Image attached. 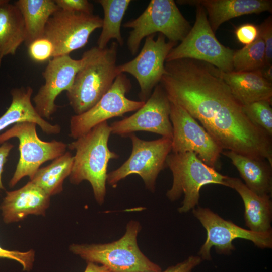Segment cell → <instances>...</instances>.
<instances>
[{
  "label": "cell",
  "mask_w": 272,
  "mask_h": 272,
  "mask_svg": "<svg viewBox=\"0 0 272 272\" xmlns=\"http://www.w3.org/2000/svg\"><path fill=\"white\" fill-rule=\"evenodd\" d=\"M170 113V100L162 85L158 84L143 106L134 114L110 125L111 133L125 137L135 131H147L172 140Z\"/></svg>",
  "instance_id": "9a60e30c"
},
{
  "label": "cell",
  "mask_w": 272,
  "mask_h": 272,
  "mask_svg": "<svg viewBox=\"0 0 272 272\" xmlns=\"http://www.w3.org/2000/svg\"><path fill=\"white\" fill-rule=\"evenodd\" d=\"M128 137L132 143L131 154L121 166L107 174L106 182L116 187L123 179L137 174L142 178L146 187L153 192L157 177L166 166L167 157L171 152L172 140L162 137L145 141L134 133Z\"/></svg>",
  "instance_id": "30bf717a"
},
{
  "label": "cell",
  "mask_w": 272,
  "mask_h": 272,
  "mask_svg": "<svg viewBox=\"0 0 272 272\" xmlns=\"http://www.w3.org/2000/svg\"><path fill=\"white\" fill-rule=\"evenodd\" d=\"M33 92L30 86L16 88L11 91V103L0 116V131L12 124L32 122L39 125L42 131L47 134H57L60 132L59 124L50 123L37 112L31 102Z\"/></svg>",
  "instance_id": "44dd1931"
},
{
  "label": "cell",
  "mask_w": 272,
  "mask_h": 272,
  "mask_svg": "<svg viewBox=\"0 0 272 272\" xmlns=\"http://www.w3.org/2000/svg\"><path fill=\"white\" fill-rule=\"evenodd\" d=\"M111 133L110 125L104 121L67 144L69 149L76 151L70 182L77 185L84 180L88 181L100 205L105 200L108 162L119 157L109 149Z\"/></svg>",
  "instance_id": "7a4b0ae2"
},
{
  "label": "cell",
  "mask_w": 272,
  "mask_h": 272,
  "mask_svg": "<svg viewBox=\"0 0 272 272\" xmlns=\"http://www.w3.org/2000/svg\"><path fill=\"white\" fill-rule=\"evenodd\" d=\"M84 59H75L70 55L52 57L42 73L44 84L33 98L34 107L43 119H49L56 112L57 97L71 88L75 77L82 66Z\"/></svg>",
  "instance_id": "2e32d148"
},
{
  "label": "cell",
  "mask_w": 272,
  "mask_h": 272,
  "mask_svg": "<svg viewBox=\"0 0 272 272\" xmlns=\"http://www.w3.org/2000/svg\"><path fill=\"white\" fill-rule=\"evenodd\" d=\"M36 126L32 122H19L0 134V145L13 138L19 141L20 157L9 182L11 188L26 176L31 180L41 165L66 152L67 144L62 141L52 140L47 142L40 139L37 133Z\"/></svg>",
  "instance_id": "ba28073f"
},
{
  "label": "cell",
  "mask_w": 272,
  "mask_h": 272,
  "mask_svg": "<svg viewBox=\"0 0 272 272\" xmlns=\"http://www.w3.org/2000/svg\"><path fill=\"white\" fill-rule=\"evenodd\" d=\"M235 34L239 42L247 45L254 42L258 36V27L252 24H245L237 28Z\"/></svg>",
  "instance_id": "d6a6232c"
},
{
  "label": "cell",
  "mask_w": 272,
  "mask_h": 272,
  "mask_svg": "<svg viewBox=\"0 0 272 272\" xmlns=\"http://www.w3.org/2000/svg\"><path fill=\"white\" fill-rule=\"evenodd\" d=\"M182 4H199L209 15L211 27L216 32L224 22L236 17L271 12L272 1L269 0H192L178 1Z\"/></svg>",
  "instance_id": "d6986e66"
},
{
  "label": "cell",
  "mask_w": 272,
  "mask_h": 272,
  "mask_svg": "<svg viewBox=\"0 0 272 272\" xmlns=\"http://www.w3.org/2000/svg\"><path fill=\"white\" fill-rule=\"evenodd\" d=\"M103 9L102 31L97 40V47L104 49L112 39L118 45L122 46L124 41L121 36V26L123 18L130 3V0H98Z\"/></svg>",
  "instance_id": "484cf974"
},
{
  "label": "cell",
  "mask_w": 272,
  "mask_h": 272,
  "mask_svg": "<svg viewBox=\"0 0 272 272\" xmlns=\"http://www.w3.org/2000/svg\"><path fill=\"white\" fill-rule=\"evenodd\" d=\"M202 261L198 255H190L183 261L159 272H192Z\"/></svg>",
  "instance_id": "836d02e7"
},
{
  "label": "cell",
  "mask_w": 272,
  "mask_h": 272,
  "mask_svg": "<svg viewBox=\"0 0 272 272\" xmlns=\"http://www.w3.org/2000/svg\"><path fill=\"white\" fill-rule=\"evenodd\" d=\"M166 165L171 170L173 182L166 196L171 201L184 195L179 213H186L199 203L200 190L205 185L214 184L227 187L223 175L202 161L194 152L170 153Z\"/></svg>",
  "instance_id": "5b68a950"
},
{
  "label": "cell",
  "mask_w": 272,
  "mask_h": 272,
  "mask_svg": "<svg viewBox=\"0 0 272 272\" xmlns=\"http://www.w3.org/2000/svg\"><path fill=\"white\" fill-rule=\"evenodd\" d=\"M192 213L207 232L206 239L198 252L202 260H212L213 247L217 254H231L235 250L233 241L236 239L250 241L262 249L272 247V231L258 233L246 229L223 219L208 208L197 206L192 209Z\"/></svg>",
  "instance_id": "9c48e42d"
},
{
  "label": "cell",
  "mask_w": 272,
  "mask_h": 272,
  "mask_svg": "<svg viewBox=\"0 0 272 272\" xmlns=\"http://www.w3.org/2000/svg\"><path fill=\"white\" fill-rule=\"evenodd\" d=\"M195 23L188 33L167 55L165 62L181 59L203 61L225 72L233 71L235 50L220 43L215 37L203 7L196 4Z\"/></svg>",
  "instance_id": "52a82bcc"
},
{
  "label": "cell",
  "mask_w": 272,
  "mask_h": 272,
  "mask_svg": "<svg viewBox=\"0 0 272 272\" xmlns=\"http://www.w3.org/2000/svg\"><path fill=\"white\" fill-rule=\"evenodd\" d=\"M271 102L260 100L243 105L244 113L250 121L272 137Z\"/></svg>",
  "instance_id": "83f0119b"
},
{
  "label": "cell",
  "mask_w": 272,
  "mask_h": 272,
  "mask_svg": "<svg viewBox=\"0 0 272 272\" xmlns=\"http://www.w3.org/2000/svg\"><path fill=\"white\" fill-rule=\"evenodd\" d=\"M35 257V251L33 249L21 251L6 249L0 246V258L15 260L22 265L24 271H30L32 269Z\"/></svg>",
  "instance_id": "f546056e"
},
{
  "label": "cell",
  "mask_w": 272,
  "mask_h": 272,
  "mask_svg": "<svg viewBox=\"0 0 272 272\" xmlns=\"http://www.w3.org/2000/svg\"><path fill=\"white\" fill-rule=\"evenodd\" d=\"M207 65L213 74L226 83L242 105L260 100L271 102L272 83L264 79L258 70L225 72L208 63Z\"/></svg>",
  "instance_id": "ac0fdd59"
},
{
  "label": "cell",
  "mask_w": 272,
  "mask_h": 272,
  "mask_svg": "<svg viewBox=\"0 0 272 272\" xmlns=\"http://www.w3.org/2000/svg\"><path fill=\"white\" fill-rule=\"evenodd\" d=\"M26 37L23 16L15 4L5 0L0 4V67L3 59L15 55Z\"/></svg>",
  "instance_id": "603a6c76"
},
{
  "label": "cell",
  "mask_w": 272,
  "mask_h": 272,
  "mask_svg": "<svg viewBox=\"0 0 272 272\" xmlns=\"http://www.w3.org/2000/svg\"><path fill=\"white\" fill-rule=\"evenodd\" d=\"M259 35L265 45V61L266 65L271 64L272 61V19L269 17L259 26Z\"/></svg>",
  "instance_id": "4dcf8cb0"
},
{
  "label": "cell",
  "mask_w": 272,
  "mask_h": 272,
  "mask_svg": "<svg viewBox=\"0 0 272 272\" xmlns=\"http://www.w3.org/2000/svg\"><path fill=\"white\" fill-rule=\"evenodd\" d=\"M30 58L37 62H42L52 58L53 47L51 42L45 37L36 40L28 46Z\"/></svg>",
  "instance_id": "f1b7e54d"
},
{
  "label": "cell",
  "mask_w": 272,
  "mask_h": 272,
  "mask_svg": "<svg viewBox=\"0 0 272 272\" xmlns=\"http://www.w3.org/2000/svg\"><path fill=\"white\" fill-rule=\"evenodd\" d=\"M118 47V43L113 41L104 49L94 46L83 54V64L66 93L75 115L94 106L120 74L116 65Z\"/></svg>",
  "instance_id": "3957f363"
},
{
  "label": "cell",
  "mask_w": 272,
  "mask_h": 272,
  "mask_svg": "<svg viewBox=\"0 0 272 272\" xmlns=\"http://www.w3.org/2000/svg\"><path fill=\"white\" fill-rule=\"evenodd\" d=\"M5 0H0V4L4 2Z\"/></svg>",
  "instance_id": "74e56055"
},
{
  "label": "cell",
  "mask_w": 272,
  "mask_h": 272,
  "mask_svg": "<svg viewBox=\"0 0 272 272\" xmlns=\"http://www.w3.org/2000/svg\"><path fill=\"white\" fill-rule=\"evenodd\" d=\"M124 28H131L127 46L132 55L138 52L144 38L160 32L169 41H181L191 29L173 0H151L137 18L126 22Z\"/></svg>",
  "instance_id": "8992f818"
},
{
  "label": "cell",
  "mask_w": 272,
  "mask_h": 272,
  "mask_svg": "<svg viewBox=\"0 0 272 272\" xmlns=\"http://www.w3.org/2000/svg\"><path fill=\"white\" fill-rule=\"evenodd\" d=\"M102 25V18L98 15L59 9L49 18L43 37L53 45L52 58L69 55L84 47L91 34Z\"/></svg>",
  "instance_id": "4fadbf2b"
},
{
  "label": "cell",
  "mask_w": 272,
  "mask_h": 272,
  "mask_svg": "<svg viewBox=\"0 0 272 272\" xmlns=\"http://www.w3.org/2000/svg\"><path fill=\"white\" fill-rule=\"evenodd\" d=\"M84 272H111L107 267L97 263L88 262Z\"/></svg>",
  "instance_id": "d590c367"
},
{
  "label": "cell",
  "mask_w": 272,
  "mask_h": 272,
  "mask_svg": "<svg viewBox=\"0 0 272 272\" xmlns=\"http://www.w3.org/2000/svg\"><path fill=\"white\" fill-rule=\"evenodd\" d=\"M232 64L233 71L236 72L254 71L267 66L262 38L258 35L252 43L234 51Z\"/></svg>",
  "instance_id": "4316f807"
},
{
  "label": "cell",
  "mask_w": 272,
  "mask_h": 272,
  "mask_svg": "<svg viewBox=\"0 0 272 272\" xmlns=\"http://www.w3.org/2000/svg\"><path fill=\"white\" fill-rule=\"evenodd\" d=\"M155 35L146 37L140 53L133 59L117 66L119 74L128 73L133 76L140 87V101L146 102L154 88L160 82L165 73L166 58L177 43L166 40L159 34L156 39Z\"/></svg>",
  "instance_id": "5bb4252c"
},
{
  "label": "cell",
  "mask_w": 272,
  "mask_h": 272,
  "mask_svg": "<svg viewBox=\"0 0 272 272\" xmlns=\"http://www.w3.org/2000/svg\"><path fill=\"white\" fill-rule=\"evenodd\" d=\"M160 81L169 99L184 108L223 149L272 165L271 137L253 124L229 86L207 64L191 59L165 63Z\"/></svg>",
  "instance_id": "6da1fadb"
},
{
  "label": "cell",
  "mask_w": 272,
  "mask_h": 272,
  "mask_svg": "<svg viewBox=\"0 0 272 272\" xmlns=\"http://www.w3.org/2000/svg\"><path fill=\"white\" fill-rule=\"evenodd\" d=\"M50 197L30 180L18 189L7 191L0 205L4 222H20L30 215L44 216L50 206Z\"/></svg>",
  "instance_id": "e0dca14e"
},
{
  "label": "cell",
  "mask_w": 272,
  "mask_h": 272,
  "mask_svg": "<svg viewBox=\"0 0 272 272\" xmlns=\"http://www.w3.org/2000/svg\"><path fill=\"white\" fill-rule=\"evenodd\" d=\"M14 147V145L8 142H5L0 145V192L5 189L2 179L4 167Z\"/></svg>",
  "instance_id": "e575fe53"
},
{
  "label": "cell",
  "mask_w": 272,
  "mask_h": 272,
  "mask_svg": "<svg viewBox=\"0 0 272 272\" xmlns=\"http://www.w3.org/2000/svg\"><path fill=\"white\" fill-rule=\"evenodd\" d=\"M227 187L234 189L244 205V220L249 230L258 233L271 231L272 202L270 195H259L249 189L239 178L228 176Z\"/></svg>",
  "instance_id": "ffe728a7"
},
{
  "label": "cell",
  "mask_w": 272,
  "mask_h": 272,
  "mask_svg": "<svg viewBox=\"0 0 272 272\" xmlns=\"http://www.w3.org/2000/svg\"><path fill=\"white\" fill-rule=\"evenodd\" d=\"M131 87L127 76L123 73L119 74L110 89L94 106L82 114L71 116L69 136L76 140L102 122L142 107L145 102L126 97Z\"/></svg>",
  "instance_id": "7c38bea8"
},
{
  "label": "cell",
  "mask_w": 272,
  "mask_h": 272,
  "mask_svg": "<svg viewBox=\"0 0 272 272\" xmlns=\"http://www.w3.org/2000/svg\"><path fill=\"white\" fill-rule=\"evenodd\" d=\"M60 9L64 11L93 14V5L87 0H55Z\"/></svg>",
  "instance_id": "1f68e13d"
},
{
  "label": "cell",
  "mask_w": 272,
  "mask_h": 272,
  "mask_svg": "<svg viewBox=\"0 0 272 272\" xmlns=\"http://www.w3.org/2000/svg\"><path fill=\"white\" fill-rule=\"evenodd\" d=\"M74 156L66 151L46 166L40 168L31 181L50 197L61 193L63 183L69 177L73 166Z\"/></svg>",
  "instance_id": "d4e9b609"
},
{
  "label": "cell",
  "mask_w": 272,
  "mask_h": 272,
  "mask_svg": "<svg viewBox=\"0 0 272 272\" xmlns=\"http://www.w3.org/2000/svg\"><path fill=\"white\" fill-rule=\"evenodd\" d=\"M140 223L129 221L124 234L118 240L105 244H72L69 250L87 262L107 267L111 272H159L161 267L151 261L139 247L137 237Z\"/></svg>",
  "instance_id": "277c9868"
},
{
  "label": "cell",
  "mask_w": 272,
  "mask_h": 272,
  "mask_svg": "<svg viewBox=\"0 0 272 272\" xmlns=\"http://www.w3.org/2000/svg\"><path fill=\"white\" fill-rule=\"evenodd\" d=\"M260 75L270 82L272 81V65H267L258 70Z\"/></svg>",
  "instance_id": "8d00e7d4"
},
{
  "label": "cell",
  "mask_w": 272,
  "mask_h": 272,
  "mask_svg": "<svg viewBox=\"0 0 272 272\" xmlns=\"http://www.w3.org/2000/svg\"><path fill=\"white\" fill-rule=\"evenodd\" d=\"M170 102L172 153L194 152L207 165L216 170L220 169L223 150L184 108L173 101Z\"/></svg>",
  "instance_id": "8fae6325"
},
{
  "label": "cell",
  "mask_w": 272,
  "mask_h": 272,
  "mask_svg": "<svg viewBox=\"0 0 272 272\" xmlns=\"http://www.w3.org/2000/svg\"><path fill=\"white\" fill-rule=\"evenodd\" d=\"M14 4L24 19L26 32L24 43L27 47L44 37L49 18L59 9L52 0H18Z\"/></svg>",
  "instance_id": "cb8c5ba5"
},
{
  "label": "cell",
  "mask_w": 272,
  "mask_h": 272,
  "mask_svg": "<svg viewBox=\"0 0 272 272\" xmlns=\"http://www.w3.org/2000/svg\"><path fill=\"white\" fill-rule=\"evenodd\" d=\"M222 154L231 161L245 185L259 195L272 192V165L267 160H258L226 150Z\"/></svg>",
  "instance_id": "7402d4cb"
}]
</instances>
